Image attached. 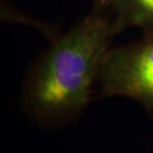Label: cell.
<instances>
[{"mask_svg": "<svg viewBox=\"0 0 153 153\" xmlns=\"http://www.w3.org/2000/svg\"><path fill=\"white\" fill-rule=\"evenodd\" d=\"M97 8L112 19L117 31L153 30V0H98Z\"/></svg>", "mask_w": 153, "mask_h": 153, "instance_id": "cell-3", "label": "cell"}, {"mask_svg": "<svg viewBox=\"0 0 153 153\" xmlns=\"http://www.w3.org/2000/svg\"><path fill=\"white\" fill-rule=\"evenodd\" d=\"M101 97H124L153 114V30L133 43L110 48L99 76Z\"/></svg>", "mask_w": 153, "mask_h": 153, "instance_id": "cell-2", "label": "cell"}, {"mask_svg": "<svg viewBox=\"0 0 153 153\" xmlns=\"http://www.w3.org/2000/svg\"><path fill=\"white\" fill-rule=\"evenodd\" d=\"M118 34L109 15L95 8L53 39L25 76L21 92L25 115L47 129L78 120L92 99L104 58Z\"/></svg>", "mask_w": 153, "mask_h": 153, "instance_id": "cell-1", "label": "cell"}]
</instances>
